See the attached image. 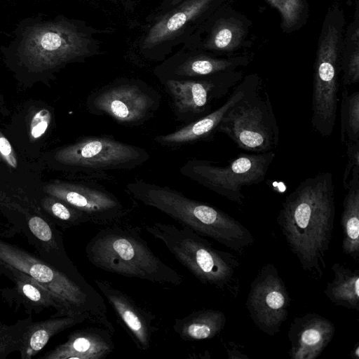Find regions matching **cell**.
<instances>
[{
    "label": "cell",
    "instance_id": "obj_1",
    "mask_svg": "<svg viewBox=\"0 0 359 359\" xmlns=\"http://www.w3.org/2000/svg\"><path fill=\"white\" fill-rule=\"evenodd\" d=\"M333 175L320 172L301 182L282 202L277 224L301 268L320 278L335 215Z\"/></svg>",
    "mask_w": 359,
    "mask_h": 359
},
{
    "label": "cell",
    "instance_id": "obj_2",
    "mask_svg": "<svg viewBox=\"0 0 359 359\" xmlns=\"http://www.w3.org/2000/svg\"><path fill=\"white\" fill-rule=\"evenodd\" d=\"M0 262L28 275L48 290L62 304L67 315L82 316L90 325L104 327L114 333L103 296L69 259L60 264L46 263L18 246L0 241Z\"/></svg>",
    "mask_w": 359,
    "mask_h": 359
},
{
    "label": "cell",
    "instance_id": "obj_3",
    "mask_svg": "<svg viewBox=\"0 0 359 359\" xmlns=\"http://www.w3.org/2000/svg\"><path fill=\"white\" fill-rule=\"evenodd\" d=\"M126 190L143 205L162 212L182 226L233 251L241 252L255 241L251 232L231 215L169 187L137 180L128 183Z\"/></svg>",
    "mask_w": 359,
    "mask_h": 359
},
{
    "label": "cell",
    "instance_id": "obj_4",
    "mask_svg": "<svg viewBox=\"0 0 359 359\" xmlns=\"http://www.w3.org/2000/svg\"><path fill=\"white\" fill-rule=\"evenodd\" d=\"M85 252L92 265L109 273L161 285L183 282L181 274L151 250L138 226H105L90 239Z\"/></svg>",
    "mask_w": 359,
    "mask_h": 359
},
{
    "label": "cell",
    "instance_id": "obj_5",
    "mask_svg": "<svg viewBox=\"0 0 359 359\" xmlns=\"http://www.w3.org/2000/svg\"><path fill=\"white\" fill-rule=\"evenodd\" d=\"M144 229L161 241L203 284L224 290L236 281L241 265L236 255L216 249L205 237L191 229L157 222L145 224Z\"/></svg>",
    "mask_w": 359,
    "mask_h": 359
},
{
    "label": "cell",
    "instance_id": "obj_6",
    "mask_svg": "<svg viewBox=\"0 0 359 359\" xmlns=\"http://www.w3.org/2000/svg\"><path fill=\"white\" fill-rule=\"evenodd\" d=\"M217 132L226 135L238 148L252 153L276 148L280 129L268 91L260 81L227 111Z\"/></svg>",
    "mask_w": 359,
    "mask_h": 359
},
{
    "label": "cell",
    "instance_id": "obj_7",
    "mask_svg": "<svg viewBox=\"0 0 359 359\" xmlns=\"http://www.w3.org/2000/svg\"><path fill=\"white\" fill-rule=\"evenodd\" d=\"M276 157L273 151L240 154L225 165L205 159L192 158L179 168L180 173L203 187L243 205L245 186L262 183Z\"/></svg>",
    "mask_w": 359,
    "mask_h": 359
},
{
    "label": "cell",
    "instance_id": "obj_8",
    "mask_svg": "<svg viewBox=\"0 0 359 359\" xmlns=\"http://www.w3.org/2000/svg\"><path fill=\"white\" fill-rule=\"evenodd\" d=\"M149 158L144 148L107 135L83 137L62 147L54 155L61 165L93 177L113 171L133 170Z\"/></svg>",
    "mask_w": 359,
    "mask_h": 359
},
{
    "label": "cell",
    "instance_id": "obj_9",
    "mask_svg": "<svg viewBox=\"0 0 359 359\" xmlns=\"http://www.w3.org/2000/svg\"><path fill=\"white\" fill-rule=\"evenodd\" d=\"M161 104L160 93L145 81L118 78L92 91L87 97L90 114L107 116L128 126H140L152 118Z\"/></svg>",
    "mask_w": 359,
    "mask_h": 359
},
{
    "label": "cell",
    "instance_id": "obj_10",
    "mask_svg": "<svg viewBox=\"0 0 359 359\" xmlns=\"http://www.w3.org/2000/svg\"><path fill=\"white\" fill-rule=\"evenodd\" d=\"M214 0H184L170 9L148 18V25L137 42L145 58L162 62L180 48L198 28Z\"/></svg>",
    "mask_w": 359,
    "mask_h": 359
},
{
    "label": "cell",
    "instance_id": "obj_11",
    "mask_svg": "<svg viewBox=\"0 0 359 359\" xmlns=\"http://www.w3.org/2000/svg\"><path fill=\"white\" fill-rule=\"evenodd\" d=\"M338 41L337 29L330 26L320 41L314 65L311 123L323 137L332 135L339 107Z\"/></svg>",
    "mask_w": 359,
    "mask_h": 359
},
{
    "label": "cell",
    "instance_id": "obj_12",
    "mask_svg": "<svg viewBox=\"0 0 359 359\" xmlns=\"http://www.w3.org/2000/svg\"><path fill=\"white\" fill-rule=\"evenodd\" d=\"M239 79L238 74L222 72L196 79H168L161 83L170 97L176 120L189 123L213 111Z\"/></svg>",
    "mask_w": 359,
    "mask_h": 359
},
{
    "label": "cell",
    "instance_id": "obj_13",
    "mask_svg": "<svg viewBox=\"0 0 359 359\" xmlns=\"http://www.w3.org/2000/svg\"><path fill=\"white\" fill-rule=\"evenodd\" d=\"M290 302L287 287L276 266L264 265L250 283L245 302L255 325L274 337L287 319Z\"/></svg>",
    "mask_w": 359,
    "mask_h": 359
},
{
    "label": "cell",
    "instance_id": "obj_14",
    "mask_svg": "<svg viewBox=\"0 0 359 359\" xmlns=\"http://www.w3.org/2000/svg\"><path fill=\"white\" fill-rule=\"evenodd\" d=\"M43 191L81 210L94 224L105 226L123 222L129 213L115 194L93 182L55 181L46 185Z\"/></svg>",
    "mask_w": 359,
    "mask_h": 359
},
{
    "label": "cell",
    "instance_id": "obj_15",
    "mask_svg": "<svg viewBox=\"0 0 359 359\" xmlns=\"http://www.w3.org/2000/svg\"><path fill=\"white\" fill-rule=\"evenodd\" d=\"M94 283L114 311L118 323L137 348L140 351L149 350L153 334L158 330L154 324V313L109 281L95 278Z\"/></svg>",
    "mask_w": 359,
    "mask_h": 359
},
{
    "label": "cell",
    "instance_id": "obj_16",
    "mask_svg": "<svg viewBox=\"0 0 359 359\" xmlns=\"http://www.w3.org/2000/svg\"><path fill=\"white\" fill-rule=\"evenodd\" d=\"M86 322L80 316H57L53 318L32 323L26 320L16 329L8 327L0 331V353L19 351L22 359H30L40 351L55 334Z\"/></svg>",
    "mask_w": 359,
    "mask_h": 359
},
{
    "label": "cell",
    "instance_id": "obj_17",
    "mask_svg": "<svg viewBox=\"0 0 359 359\" xmlns=\"http://www.w3.org/2000/svg\"><path fill=\"white\" fill-rule=\"evenodd\" d=\"M238 64L212 57L199 49L181 47L156 65L154 74L161 83L168 79H191L227 72Z\"/></svg>",
    "mask_w": 359,
    "mask_h": 359
},
{
    "label": "cell",
    "instance_id": "obj_18",
    "mask_svg": "<svg viewBox=\"0 0 359 359\" xmlns=\"http://www.w3.org/2000/svg\"><path fill=\"white\" fill-rule=\"evenodd\" d=\"M259 82L258 78H246L231 91L218 108L178 130L156 136L154 141L161 146L171 147L209 140L217 132L218 126L227 111Z\"/></svg>",
    "mask_w": 359,
    "mask_h": 359
},
{
    "label": "cell",
    "instance_id": "obj_19",
    "mask_svg": "<svg viewBox=\"0 0 359 359\" xmlns=\"http://www.w3.org/2000/svg\"><path fill=\"white\" fill-rule=\"evenodd\" d=\"M335 326L329 319L316 313L296 317L290 323L287 337L291 359H316L331 342Z\"/></svg>",
    "mask_w": 359,
    "mask_h": 359
},
{
    "label": "cell",
    "instance_id": "obj_20",
    "mask_svg": "<svg viewBox=\"0 0 359 359\" xmlns=\"http://www.w3.org/2000/svg\"><path fill=\"white\" fill-rule=\"evenodd\" d=\"M114 333L95 325L72 332L66 341L42 357L44 359H103L114 348Z\"/></svg>",
    "mask_w": 359,
    "mask_h": 359
},
{
    "label": "cell",
    "instance_id": "obj_21",
    "mask_svg": "<svg viewBox=\"0 0 359 359\" xmlns=\"http://www.w3.org/2000/svg\"><path fill=\"white\" fill-rule=\"evenodd\" d=\"M226 317L221 311L205 309L188 316L176 318L173 330L179 337L187 341L210 339L222 332Z\"/></svg>",
    "mask_w": 359,
    "mask_h": 359
},
{
    "label": "cell",
    "instance_id": "obj_22",
    "mask_svg": "<svg viewBox=\"0 0 359 359\" xmlns=\"http://www.w3.org/2000/svg\"><path fill=\"white\" fill-rule=\"evenodd\" d=\"M346 190L340 221L343 231L341 248L344 254L357 260L359 257V168L352 171Z\"/></svg>",
    "mask_w": 359,
    "mask_h": 359
},
{
    "label": "cell",
    "instance_id": "obj_23",
    "mask_svg": "<svg viewBox=\"0 0 359 359\" xmlns=\"http://www.w3.org/2000/svg\"><path fill=\"white\" fill-rule=\"evenodd\" d=\"M333 279L326 285L323 292L334 304L359 311V269H351L340 263L331 267Z\"/></svg>",
    "mask_w": 359,
    "mask_h": 359
},
{
    "label": "cell",
    "instance_id": "obj_24",
    "mask_svg": "<svg viewBox=\"0 0 359 359\" xmlns=\"http://www.w3.org/2000/svg\"><path fill=\"white\" fill-rule=\"evenodd\" d=\"M243 34L240 22L234 19H221L215 22L204 38L188 40L182 47L229 51L240 44Z\"/></svg>",
    "mask_w": 359,
    "mask_h": 359
},
{
    "label": "cell",
    "instance_id": "obj_25",
    "mask_svg": "<svg viewBox=\"0 0 359 359\" xmlns=\"http://www.w3.org/2000/svg\"><path fill=\"white\" fill-rule=\"evenodd\" d=\"M0 265L11 273L18 292L29 303L40 308L53 307L57 310V316H67L59 300L30 276L2 262H0Z\"/></svg>",
    "mask_w": 359,
    "mask_h": 359
},
{
    "label": "cell",
    "instance_id": "obj_26",
    "mask_svg": "<svg viewBox=\"0 0 359 359\" xmlns=\"http://www.w3.org/2000/svg\"><path fill=\"white\" fill-rule=\"evenodd\" d=\"M340 139L343 144L359 143V92L344 88L340 103Z\"/></svg>",
    "mask_w": 359,
    "mask_h": 359
},
{
    "label": "cell",
    "instance_id": "obj_27",
    "mask_svg": "<svg viewBox=\"0 0 359 359\" xmlns=\"http://www.w3.org/2000/svg\"><path fill=\"white\" fill-rule=\"evenodd\" d=\"M42 206L56 224L62 229L90 223L87 215L52 196L43 200Z\"/></svg>",
    "mask_w": 359,
    "mask_h": 359
},
{
    "label": "cell",
    "instance_id": "obj_28",
    "mask_svg": "<svg viewBox=\"0 0 359 359\" xmlns=\"http://www.w3.org/2000/svg\"><path fill=\"white\" fill-rule=\"evenodd\" d=\"M276 8L282 15L283 25L286 28L294 26L299 20L302 11L301 0H267Z\"/></svg>",
    "mask_w": 359,
    "mask_h": 359
},
{
    "label": "cell",
    "instance_id": "obj_29",
    "mask_svg": "<svg viewBox=\"0 0 359 359\" xmlns=\"http://www.w3.org/2000/svg\"><path fill=\"white\" fill-rule=\"evenodd\" d=\"M51 114L49 110L42 109L32 118L29 133L32 140L40 138L47 130L51 122Z\"/></svg>",
    "mask_w": 359,
    "mask_h": 359
},
{
    "label": "cell",
    "instance_id": "obj_30",
    "mask_svg": "<svg viewBox=\"0 0 359 359\" xmlns=\"http://www.w3.org/2000/svg\"><path fill=\"white\" fill-rule=\"evenodd\" d=\"M346 147V163L343 177V186L346 189L352 171L359 168V143H347Z\"/></svg>",
    "mask_w": 359,
    "mask_h": 359
},
{
    "label": "cell",
    "instance_id": "obj_31",
    "mask_svg": "<svg viewBox=\"0 0 359 359\" xmlns=\"http://www.w3.org/2000/svg\"><path fill=\"white\" fill-rule=\"evenodd\" d=\"M0 159L13 168L18 167V158L8 139L0 131Z\"/></svg>",
    "mask_w": 359,
    "mask_h": 359
},
{
    "label": "cell",
    "instance_id": "obj_32",
    "mask_svg": "<svg viewBox=\"0 0 359 359\" xmlns=\"http://www.w3.org/2000/svg\"><path fill=\"white\" fill-rule=\"evenodd\" d=\"M183 1L184 0H163L154 14L163 13Z\"/></svg>",
    "mask_w": 359,
    "mask_h": 359
},
{
    "label": "cell",
    "instance_id": "obj_33",
    "mask_svg": "<svg viewBox=\"0 0 359 359\" xmlns=\"http://www.w3.org/2000/svg\"><path fill=\"white\" fill-rule=\"evenodd\" d=\"M351 356L353 359H358L359 358V345L357 343L353 348V349L351 352Z\"/></svg>",
    "mask_w": 359,
    "mask_h": 359
},
{
    "label": "cell",
    "instance_id": "obj_34",
    "mask_svg": "<svg viewBox=\"0 0 359 359\" xmlns=\"http://www.w3.org/2000/svg\"><path fill=\"white\" fill-rule=\"evenodd\" d=\"M1 228V227H0Z\"/></svg>",
    "mask_w": 359,
    "mask_h": 359
}]
</instances>
